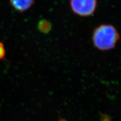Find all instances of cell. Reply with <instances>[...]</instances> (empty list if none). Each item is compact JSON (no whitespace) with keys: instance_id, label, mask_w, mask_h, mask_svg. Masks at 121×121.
Instances as JSON below:
<instances>
[{"instance_id":"cell-1","label":"cell","mask_w":121,"mask_h":121,"mask_svg":"<svg viewBox=\"0 0 121 121\" xmlns=\"http://www.w3.org/2000/svg\"><path fill=\"white\" fill-rule=\"evenodd\" d=\"M92 39L94 47L97 50L108 51L116 47L120 39V35L114 26L104 24L94 30Z\"/></svg>"},{"instance_id":"cell-2","label":"cell","mask_w":121,"mask_h":121,"mask_svg":"<svg viewBox=\"0 0 121 121\" xmlns=\"http://www.w3.org/2000/svg\"><path fill=\"white\" fill-rule=\"evenodd\" d=\"M97 0H70V6L72 12L80 17H89L95 12Z\"/></svg>"},{"instance_id":"cell-3","label":"cell","mask_w":121,"mask_h":121,"mask_svg":"<svg viewBox=\"0 0 121 121\" xmlns=\"http://www.w3.org/2000/svg\"><path fill=\"white\" fill-rule=\"evenodd\" d=\"M35 0H10L11 5L19 12H24L29 9L35 3Z\"/></svg>"},{"instance_id":"cell-4","label":"cell","mask_w":121,"mask_h":121,"mask_svg":"<svg viewBox=\"0 0 121 121\" xmlns=\"http://www.w3.org/2000/svg\"><path fill=\"white\" fill-rule=\"evenodd\" d=\"M52 25L50 22L46 20H41L38 23V28L43 33H47L51 29Z\"/></svg>"},{"instance_id":"cell-5","label":"cell","mask_w":121,"mask_h":121,"mask_svg":"<svg viewBox=\"0 0 121 121\" xmlns=\"http://www.w3.org/2000/svg\"><path fill=\"white\" fill-rule=\"evenodd\" d=\"M5 55V50L2 43L0 42V59L4 58Z\"/></svg>"},{"instance_id":"cell-6","label":"cell","mask_w":121,"mask_h":121,"mask_svg":"<svg viewBox=\"0 0 121 121\" xmlns=\"http://www.w3.org/2000/svg\"><path fill=\"white\" fill-rule=\"evenodd\" d=\"M101 121H111L109 120L108 117L104 116L101 119Z\"/></svg>"},{"instance_id":"cell-7","label":"cell","mask_w":121,"mask_h":121,"mask_svg":"<svg viewBox=\"0 0 121 121\" xmlns=\"http://www.w3.org/2000/svg\"><path fill=\"white\" fill-rule=\"evenodd\" d=\"M59 121H67L66 120H65V119H61V120H59Z\"/></svg>"}]
</instances>
